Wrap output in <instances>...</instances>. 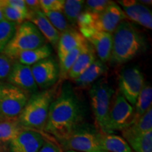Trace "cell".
Here are the masks:
<instances>
[{"label":"cell","instance_id":"e0dca14e","mask_svg":"<svg viewBox=\"0 0 152 152\" xmlns=\"http://www.w3.org/2000/svg\"><path fill=\"white\" fill-rule=\"evenodd\" d=\"M86 42L87 40L80 32L73 28L61 33L56 47L58 59L62 58L68 52L83 45Z\"/></svg>","mask_w":152,"mask_h":152},{"label":"cell","instance_id":"83f0119b","mask_svg":"<svg viewBox=\"0 0 152 152\" xmlns=\"http://www.w3.org/2000/svg\"><path fill=\"white\" fill-rule=\"evenodd\" d=\"M18 26L14 23L6 20L0 21V54L4 52L13 39Z\"/></svg>","mask_w":152,"mask_h":152},{"label":"cell","instance_id":"5bb4252c","mask_svg":"<svg viewBox=\"0 0 152 152\" xmlns=\"http://www.w3.org/2000/svg\"><path fill=\"white\" fill-rule=\"evenodd\" d=\"M45 142L41 132L23 130L11 141L9 152H39Z\"/></svg>","mask_w":152,"mask_h":152},{"label":"cell","instance_id":"52a82bcc","mask_svg":"<svg viewBox=\"0 0 152 152\" xmlns=\"http://www.w3.org/2000/svg\"><path fill=\"white\" fill-rule=\"evenodd\" d=\"M46 42L35 25L28 20H25L17 26L14 37L6 47L3 54L12 59L18 53L39 48L45 45Z\"/></svg>","mask_w":152,"mask_h":152},{"label":"cell","instance_id":"74e56055","mask_svg":"<svg viewBox=\"0 0 152 152\" xmlns=\"http://www.w3.org/2000/svg\"><path fill=\"white\" fill-rule=\"evenodd\" d=\"M4 16L3 14V11H2V8H1V3H0V21H2V20H4Z\"/></svg>","mask_w":152,"mask_h":152},{"label":"cell","instance_id":"d6a6232c","mask_svg":"<svg viewBox=\"0 0 152 152\" xmlns=\"http://www.w3.org/2000/svg\"><path fill=\"white\" fill-rule=\"evenodd\" d=\"M65 0H39L40 9L43 13L51 11L62 12Z\"/></svg>","mask_w":152,"mask_h":152},{"label":"cell","instance_id":"f1b7e54d","mask_svg":"<svg viewBox=\"0 0 152 152\" xmlns=\"http://www.w3.org/2000/svg\"><path fill=\"white\" fill-rule=\"evenodd\" d=\"M44 14L60 34L73 28L68 23L62 12L51 11V12H45Z\"/></svg>","mask_w":152,"mask_h":152},{"label":"cell","instance_id":"9a60e30c","mask_svg":"<svg viewBox=\"0 0 152 152\" xmlns=\"http://www.w3.org/2000/svg\"><path fill=\"white\" fill-rule=\"evenodd\" d=\"M117 2L127 18L147 29H152L151 11L147 6L136 0H121Z\"/></svg>","mask_w":152,"mask_h":152},{"label":"cell","instance_id":"277c9868","mask_svg":"<svg viewBox=\"0 0 152 152\" xmlns=\"http://www.w3.org/2000/svg\"><path fill=\"white\" fill-rule=\"evenodd\" d=\"M100 134L96 127L83 123L58 142L66 151L106 152L101 147Z\"/></svg>","mask_w":152,"mask_h":152},{"label":"cell","instance_id":"8d00e7d4","mask_svg":"<svg viewBox=\"0 0 152 152\" xmlns=\"http://www.w3.org/2000/svg\"><path fill=\"white\" fill-rule=\"evenodd\" d=\"M140 3L141 4H142L143 5H144V6H146V5H151V3H152V1H151V0H148V1H145V0H140Z\"/></svg>","mask_w":152,"mask_h":152},{"label":"cell","instance_id":"4dcf8cb0","mask_svg":"<svg viewBox=\"0 0 152 152\" xmlns=\"http://www.w3.org/2000/svg\"><path fill=\"white\" fill-rule=\"evenodd\" d=\"M113 2V1L109 0H87L85 1L84 11L98 14L107 9Z\"/></svg>","mask_w":152,"mask_h":152},{"label":"cell","instance_id":"836d02e7","mask_svg":"<svg viewBox=\"0 0 152 152\" xmlns=\"http://www.w3.org/2000/svg\"><path fill=\"white\" fill-rule=\"evenodd\" d=\"M6 2L20 12L27 20L29 15V11L25 2V0H6Z\"/></svg>","mask_w":152,"mask_h":152},{"label":"cell","instance_id":"ba28073f","mask_svg":"<svg viewBox=\"0 0 152 152\" xmlns=\"http://www.w3.org/2000/svg\"><path fill=\"white\" fill-rule=\"evenodd\" d=\"M134 121V106L118 92L114 93L110 104L106 122V133L124 130Z\"/></svg>","mask_w":152,"mask_h":152},{"label":"cell","instance_id":"8fae6325","mask_svg":"<svg viewBox=\"0 0 152 152\" xmlns=\"http://www.w3.org/2000/svg\"><path fill=\"white\" fill-rule=\"evenodd\" d=\"M31 71L38 88L42 91L51 89L59 79V65L52 56L34 64Z\"/></svg>","mask_w":152,"mask_h":152},{"label":"cell","instance_id":"8992f818","mask_svg":"<svg viewBox=\"0 0 152 152\" xmlns=\"http://www.w3.org/2000/svg\"><path fill=\"white\" fill-rule=\"evenodd\" d=\"M114 93L113 89L104 80L95 82L89 91L90 105L96 128L102 134L106 133L108 113Z\"/></svg>","mask_w":152,"mask_h":152},{"label":"cell","instance_id":"6da1fadb","mask_svg":"<svg viewBox=\"0 0 152 152\" xmlns=\"http://www.w3.org/2000/svg\"><path fill=\"white\" fill-rule=\"evenodd\" d=\"M85 115L84 104L71 85L66 83L51 104L44 131L58 140L85 123Z\"/></svg>","mask_w":152,"mask_h":152},{"label":"cell","instance_id":"ffe728a7","mask_svg":"<svg viewBox=\"0 0 152 152\" xmlns=\"http://www.w3.org/2000/svg\"><path fill=\"white\" fill-rule=\"evenodd\" d=\"M106 71L107 67L104 63L101 61L99 59H96L81 75L73 80V81L77 86L80 87H88L94 84Z\"/></svg>","mask_w":152,"mask_h":152},{"label":"cell","instance_id":"d590c367","mask_svg":"<svg viewBox=\"0 0 152 152\" xmlns=\"http://www.w3.org/2000/svg\"><path fill=\"white\" fill-rule=\"evenodd\" d=\"M29 12L41 10L39 0H25Z\"/></svg>","mask_w":152,"mask_h":152},{"label":"cell","instance_id":"44dd1931","mask_svg":"<svg viewBox=\"0 0 152 152\" xmlns=\"http://www.w3.org/2000/svg\"><path fill=\"white\" fill-rule=\"evenodd\" d=\"M96 60V55L93 47L89 43L88 47L77 57L75 62L68 71L66 78L75 80Z\"/></svg>","mask_w":152,"mask_h":152},{"label":"cell","instance_id":"9c48e42d","mask_svg":"<svg viewBox=\"0 0 152 152\" xmlns=\"http://www.w3.org/2000/svg\"><path fill=\"white\" fill-rule=\"evenodd\" d=\"M29 95L9 83L0 85V118L15 120L23 110Z\"/></svg>","mask_w":152,"mask_h":152},{"label":"cell","instance_id":"3957f363","mask_svg":"<svg viewBox=\"0 0 152 152\" xmlns=\"http://www.w3.org/2000/svg\"><path fill=\"white\" fill-rule=\"evenodd\" d=\"M143 39L132 24L123 20L112 33L110 59L121 64L132 59L143 47Z\"/></svg>","mask_w":152,"mask_h":152},{"label":"cell","instance_id":"7c38bea8","mask_svg":"<svg viewBox=\"0 0 152 152\" xmlns=\"http://www.w3.org/2000/svg\"><path fill=\"white\" fill-rule=\"evenodd\" d=\"M79 31L93 47L101 61H109L112 50V34L89 28H79Z\"/></svg>","mask_w":152,"mask_h":152},{"label":"cell","instance_id":"d6986e66","mask_svg":"<svg viewBox=\"0 0 152 152\" xmlns=\"http://www.w3.org/2000/svg\"><path fill=\"white\" fill-rule=\"evenodd\" d=\"M52 54V47L48 44H45L39 48L19 52L13 57L12 60L18 61L23 65L32 66L40 61L50 57Z\"/></svg>","mask_w":152,"mask_h":152},{"label":"cell","instance_id":"484cf974","mask_svg":"<svg viewBox=\"0 0 152 152\" xmlns=\"http://www.w3.org/2000/svg\"><path fill=\"white\" fill-rule=\"evenodd\" d=\"M88 45L89 42L87 41L85 44L73 49L71 52H68L67 54L65 55L62 58L59 59V64H58V65H59V78H66L68 71L73 66L77 57L88 47Z\"/></svg>","mask_w":152,"mask_h":152},{"label":"cell","instance_id":"ac0fdd59","mask_svg":"<svg viewBox=\"0 0 152 152\" xmlns=\"http://www.w3.org/2000/svg\"><path fill=\"white\" fill-rule=\"evenodd\" d=\"M23 130L18 119L0 118V152H9L11 141Z\"/></svg>","mask_w":152,"mask_h":152},{"label":"cell","instance_id":"ab89813d","mask_svg":"<svg viewBox=\"0 0 152 152\" xmlns=\"http://www.w3.org/2000/svg\"><path fill=\"white\" fill-rule=\"evenodd\" d=\"M1 82H0V85H1Z\"/></svg>","mask_w":152,"mask_h":152},{"label":"cell","instance_id":"7402d4cb","mask_svg":"<svg viewBox=\"0 0 152 152\" xmlns=\"http://www.w3.org/2000/svg\"><path fill=\"white\" fill-rule=\"evenodd\" d=\"M122 134L133 152H152V130L142 134Z\"/></svg>","mask_w":152,"mask_h":152},{"label":"cell","instance_id":"7a4b0ae2","mask_svg":"<svg viewBox=\"0 0 152 152\" xmlns=\"http://www.w3.org/2000/svg\"><path fill=\"white\" fill-rule=\"evenodd\" d=\"M56 95L55 89H48L32 94L18 118L20 126L25 130L39 132L44 131L49 108Z\"/></svg>","mask_w":152,"mask_h":152},{"label":"cell","instance_id":"d4e9b609","mask_svg":"<svg viewBox=\"0 0 152 152\" xmlns=\"http://www.w3.org/2000/svg\"><path fill=\"white\" fill-rule=\"evenodd\" d=\"M83 0H65L62 13L71 27L75 26L79 16L84 11Z\"/></svg>","mask_w":152,"mask_h":152},{"label":"cell","instance_id":"f546056e","mask_svg":"<svg viewBox=\"0 0 152 152\" xmlns=\"http://www.w3.org/2000/svg\"><path fill=\"white\" fill-rule=\"evenodd\" d=\"M0 3H1L3 14L6 20L14 23L17 25L22 23L23 22L26 20V18L20 12H18L6 2V0H0Z\"/></svg>","mask_w":152,"mask_h":152},{"label":"cell","instance_id":"f35d334b","mask_svg":"<svg viewBox=\"0 0 152 152\" xmlns=\"http://www.w3.org/2000/svg\"><path fill=\"white\" fill-rule=\"evenodd\" d=\"M66 152H77V151H66Z\"/></svg>","mask_w":152,"mask_h":152},{"label":"cell","instance_id":"603a6c76","mask_svg":"<svg viewBox=\"0 0 152 152\" xmlns=\"http://www.w3.org/2000/svg\"><path fill=\"white\" fill-rule=\"evenodd\" d=\"M101 147L106 152H133L123 137L113 134H100Z\"/></svg>","mask_w":152,"mask_h":152},{"label":"cell","instance_id":"4fadbf2b","mask_svg":"<svg viewBox=\"0 0 152 152\" xmlns=\"http://www.w3.org/2000/svg\"><path fill=\"white\" fill-rule=\"evenodd\" d=\"M7 80L9 84L28 95L35 94L39 90L32 73L31 66L23 65L16 61H14L12 69Z\"/></svg>","mask_w":152,"mask_h":152},{"label":"cell","instance_id":"4316f807","mask_svg":"<svg viewBox=\"0 0 152 152\" xmlns=\"http://www.w3.org/2000/svg\"><path fill=\"white\" fill-rule=\"evenodd\" d=\"M152 130V107L130 126L125 129L122 132L128 134H142Z\"/></svg>","mask_w":152,"mask_h":152},{"label":"cell","instance_id":"e575fe53","mask_svg":"<svg viewBox=\"0 0 152 152\" xmlns=\"http://www.w3.org/2000/svg\"><path fill=\"white\" fill-rule=\"evenodd\" d=\"M39 152H63L60 147L54 144V142L49 141L45 139V142L44 143L42 147L39 150Z\"/></svg>","mask_w":152,"mask_h":152},{"label":"cell","instance_id":"cb8c5ba5","mask_svg":"<svg viewBox=\"0 0 152 152\" xmlns=\"http://www.w3.org/2000/svg\"><path fill=\"white\" fill-rule=\"evenodd\" d=\"M152 87L149 83H144L143 88L139 94L134 104V121L142 117L152 107Z\"/></svg>","mask_w":152,"mask_h":152},{"label":"cell","instance_id":"2e32d148","mask_svg":"<svg viewBox=\"0 0 152 152\" xmlns=\"http://www.w3.org/2000/svg\"><path fill=\"white\" fill-rule=\"evenodd\" d=\"M27 20L35 25L49 44L53 47H56L59 39L60 33L49 22L42 11L39 10L29 12Z\"/></svg>","mask_w":152,"mask_h":152},{"label":"cell","instance_id":"1f68e13d","mask_svg":"<svg viewBox=\"0 0 152 152\" xmlns=\"http://www.w3.org/2000/svg\"><path fill=\"white\" fill-rule=\"evenodd\" d=\"M14 64V61L8 56L3 53L0 54V81L7 79Z\"/></svg>","mask_w":152,"mask_h":152},{"label":"cell","instance_id":"30bf717a","mask_svg":"<svg viewBox=\"0 0 152 152\" xmlns=\"http://www.w3.org/2000/svg\"><path fill=\"white\" fill-rule=\"evenodd\" d=\"M144 83V75L140 68L136 66L126 68L119 75L118 92L134 106Z\"/></svg>","mask_w":152,"mask_h":152},{"label":"cell","instance_id":"5b68a950","mask_svg":"<svg viewBox=\"0 0 152 152\" xmlns=\"http://www.w3.org/2000/svg\"><path fill=\"white\" fill-rule=\"evenodd\" d=\"M126 19L120 6L113 1L107 9L98 14L84 11L79 16L77 25L79 28H89L112 34L118 26Z\"/></svg>","mask_w":152,"mask_h":152}]
</instances>
